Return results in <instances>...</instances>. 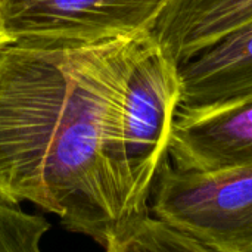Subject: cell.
I'll use <instances>...</instances> for the list:
<instances>
[{
	"label": "cell",
	"instance_id": "cell-1",
	"mask_svg": "<svg viewBox=\"0 0 252 252\" xmlns=\"http://www.w3.org/2000/svg\"><path fill=\"white\" fill-rule=\"evenodd\" d=\"M149 34L0 50V199L30 202L100 245L133 221L117 133Z\"/></svg>",
	"mask_w": 252,
	"mask_h": 252
},
{
	"label": "cell",
	"instance_id": "cell-2",
	"mask_svg": "<svg viewBox=\"0 0 252 252\" xmlns=\"http://www.w3.org/2000/svg\"><path fill=\"white\" fill-rule=\"evenodd\" d=\"M180 94L179 63L149 35L130 71L117 133L118 161L134 220L149 216L152 186L168 158Z\"/></svg>",
	"mask_w": 252,
	"mask_h": 252
},
{
	"label": "cell",
	"instance_id": "cell-3",
	"mask_svg": "<svg viewBox=\"0 0 252 252\" xmlns=\"http://www.w3.org/2000/svg\"><path fill=\"white\" fill-rule=\"evenodd\" d=\"M149 210L213 252H252V168L195 173L177 170L167 158Z\"/></svg>",
	"mask_w": 252,
	"mask_h": 252
},
{
	"label": "cell",
	"instance_id": "cell-4",
	"mask_svg": "<svg viewBox=\"0 0 252 252\" xmlns=\"http://www.w3.org/2000/svg\"><path fill=\"white\" fill-rule=\"evenodd\" d=\"M164 0H7L10 43H96L148 32Z\"/></svg>",
	"mask_w": 252,
	"mask_h": 252
},
{
	"label": "cell",
	"instance_id": "cell-5",
	"mask_svg": "<svg viewBox=\"0 0 252 252\" xmlns=\"http://www.w3.org/2000/svg\"><path fill=\"white\" fill-rule=\"evenodd\" d=\"M168 158L177 170L195 173L252 168V97L205 111H177Z\"/></svg>",
	"mask_w": 252,
	"mask_h": 252
},
{
	"label": "cell",
	"instance_id": "cell-6",
	"mask_svg": "<svg viewBox=\"0 0 252 252\" xmlns=\"http://www.w3.org/2000/svg\"><path fill=\"white\" fill-rule=\"evenodd\" d=\"M182 112L252 97V21L179 65Z\"/></svg>",
	"mask_w": 252,
	"mask_h": 252
},
{
	"label": "cell",
	"instance_id": "cell-7",
	"mask_svg": "<svg viewBox=\"0 0 252 252\" xmlns=\"http://www.w3.org/2000/svg\"><path fill=\"white\" fill-rule=\"evenodd\" d=\"M252 21V0H164L148 30L179 65Z\"/></svg>",
	"mask_w": 252,
	"mask_h": 252
},
{
	"label": "cell",
	"instance_id": "cell-8",
	"mask_svg": "<svg viewBox=\"0 0 252 252\" xmlns=\"http://www.w3.org/2000/svg\"><path fill=\"white\" fill-rule=\"evenodd\" d=\"M106 252H213L164 221L145 216L111 236Z\"/></svg>",
	"mask_w": 252,
	"mask_h": 252
},
{
	"label": "cell",
	"instance_id": "cell-9",
	"mask_svg": "<svg viewBox=\"0 0 252 252\" xmlns=\"http://www.w3.org/2000/svg\"><path fill=\"white\" fill-rule=\"evenodd\" d=\"M49 227L41 216L0 199V252H43L41 241Z\"/></svg>",
	"mask_w": 252,
	"mask_h": 252
},
{
	"label": "cell",
	"instance_id": "cell-10",
	"mask_svg": "<svg viewBox=\"0 0 252 252\" xmlns=\"http://www.w3.org/2000/svg\"><path fill=\"white\" fill-rule=\"evenodd\" d=\"M6 3H7V0H0V50L3 47H6L7 44H10L7 35H6V31H4V21H3Z\"/></svg>",
	"mask_w": 252,
	"mask_h": 252
}]
</instances>
